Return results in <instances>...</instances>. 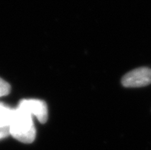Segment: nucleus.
Listing matches in <instances>:
<instances>
[{"instance_id": "f257e3e1", "label": "nucleus", "mask_w": 151, "mask_h": 150, "mask_svg": "<svg viewBox=\"0 0 151 150\" xmlns=\"http://www.w3.org/2000/svg\"><path fill=\"white\" fill-rule=\"evenodd\" d=\"M10 135L23 143H32L35 140L36 131L32 116L25 110L17 107L14 109L13 118L9 126Z\"/></svg>"}, {"instance_id": "f03ea898", "label": "nucleus", "mask_w": 151, "mask_h": 150, "mask_svg": "<svg viewBox=\"0 0 151 150\" xmlns=\"http://www.w3.org/2000/svg\"><path fill=\"white\" fill-rule=\"evenodd\" d=\"M151 84V69L140 67L125 74L122 84L126 88H141Z\"/></svg>"}, {"instance_id": "7ed1b4c3", "label": "nucleus", "mask_w": 151, "mask_h": 150, "mask_svg": "<svg viewBox=\"0 0 151 150\" xmlns=\"http://www.w3.org/2000/svg\"><path fill=\"white\" fill-rule=\"evenodd\" d=\"M19 108L25 110L31 116H35L42 123L48 120V107L45 103L41 100H23L19 103Z\"/></svg>"}, {"instance_id": "20e7f679", "label": "nucleus", "mask_w": 151, "mask_h": 150, "mask_svg": "<svg viewBox=\"0 0 151 150\" xmlns=\"http://www.w3.org/2000/svg\"><path fill=\"white\" fill-rule=\"evenodd\" d=\"M13 114L14 109L0 103V127H9Z\"/></svg>"}, {"instance_id": "39448f33", "label": "nucleus", "mask_w": 151, "mask_h": 150, "mask_svg": "<svg viewBox=\"0 0 151 150\" xmlns=\"http://www.w3.org/2000/svg\"><path fill=\"white\" fill-rule=\"evenodd\" d=\"M11 88L6 80L0 78V97L8 95L10 93Z\"/></svg>"}, {"instance_id": "423d86ee", "label": "nucleus", "mask_w": 151, "mask_h": 150, "mask_svg": "<svg viewBox=\"0 0 151 150\" xmlns=\"http://www.w3.org/2000/svg\"><path fill=\"white\" fill-rule=\"evenodd\" d=\"M10 135L9 127H0V140Z\"/></svg>"}]
</instances>
